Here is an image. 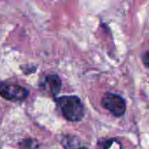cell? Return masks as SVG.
<instances>
[{"instance_id":"3957f363","label":"cell","mask_w":149,"mask_h":149,"mask_svg":"<svg viewBox=\"0 0 149 149\" xmlns=\"http://www.w3.org/2000/svg\"><path fill=\"white\" fill-rule=\"evenodd\" d=\"M0 95L10 101H23L29 96V90L15 84H0Z\"/></svg>"},{"instance_id":"52a82bcc","label":"cell","mask_w":149,"mask_h":149,"mask_svg":"<svg viewBox=\"0 0 149 149\" xmlns=\"http://www.w3.org/2000/svg\"><path fill=\"white\" fill-rule=\"evenodd\" d=\"M142 62L144 64V65L149 69V51L146 52L143 55H142Z\"/></svg>"},{"instance_id":"7a4b0ae2","label":"cell","mask_w":149,"mask_h":149,"mask_svg":"<svg viewBox=\"0 0 149 149\" xmlns=\"http://www.w3.org/2000/svg\"><path fill=\"white\" fill-rule=\"evenodd\" d=\"M100 105L104 109L107 110L111 114L117 118L123 116L127 111L125 100L120 95L110 92H107L103 95Z\"/></svg>"},{"instance_id":"277c9868","label":"cell","mask_w":149,"mask_h":149,"mask_svg":"<svg viewBox=\"0 0 149 149\" xmlns=\"http://www.w3.org/2000/svg\"><path fill=\"white\" fill-rule=\"evenodd\" d=\"M44 88L48 91L52 96L58 95L62 88V82L57 74H50L46 76L44 81Z\"/></svg>"},{"instance_id":"ba28073f","label":"cell","mask_w":149,"mask_h":149,"mask_svg":"<svg viewBox=\"0 0 149 149\" xmlns=\"http://www.w3.org/2000/svg\"><path fill=\"white\" fill-rule=\"evenodd\" d=\"M79 149H88V148H84V147H81V148H79Z\"/></svg>"},{"instance_id":"5b68a950","label":"cell","mask_w":149,"mask_h":149,"mask_svg":"<svg viewBox=\"0 0 149 149\" xmlns=\"http://www.w3.org/2000/svg\"><path fill=\"white\" fill-rule=\"evenodd\" d=\"M61 144L65 149H79L81 148L79 140L73 135H65L61 141Z\"/></svg>"},{"instance_id":"6da1fadb","label":"cell","mask_w":149,"mask_h":149,"mask_svg":"<svg viewBox=\"0 0 149 149\" xmlns=\"http://www.w3.org/2000/svg\"><path fill=\"white\" fill-rule=\"evenodd\" d=\"M57 105L63 115L68 121L78 122L85 116V107L78 96H62L56 100Z\"/></svg>"},{"instance_id":"8992f818","label":"cell","mask_w":149,"mask_h":149,"mask_svg":"<svg viewBox=\"0 0 149 149\" xmlns=\"http://www.w3.org/2000/svg\"><path fill=\"white\" fill-rule=\"evenodd\" d=\"M22 149H36L38 148V143L36 141L31 139H25L19 143Z\"/></svg>"}]
</instances>
